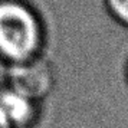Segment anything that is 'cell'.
<instances>
[{"label": "cell", "mask_w": 128, "mask_h": 128, "mask_svg": "<svg viewBox=\"0 0 128 128\" xmlns=\"http://www.w3.org/2000/svg\"><path fill=\"white\" fill-rule=\"evenodd\" d=\"M48 24L32 0H0V64L12 66L46 55Z\"/></svg>", "instance_id": "6da1fadb"}, {"label": "cell", "mask_w": 128, "mask_h": 128, "mask_svg": "<svg viewBox=\"0 0 128 128\" xmlns=\"http://www.w3.org/2000/svg\"><path fill=\"white\" fill-rule=\"evenodd\" d=\"M4 69L3 84L35 101L45 104L56 88V69L46 55L6 66Z\"/></svg>", "instance_id": "7a4b0ae2"}, {"label": "cell", "mask_w": 128, "mask_h": 128, "mask_svg": "<svg viewBox=\"0 0 128 128\" xmlns=\"http://www.w3.org/2000/svg\"><path fill=\"white\" fill-rule=\"evenodd\" d=\"M0 115L10 128H38L43 118V102L29 98L2 82Z\"/></svg>", "instance_id": "3957f363"}, {"label": "cell", "mask_w": 128, "mask_h": 128, "mask_svg": "<svg viewBox=\"0 0 128 128\" xmlns=\"http://www.w3.org/2000/svg\"><path fill=\"white\" fill-rule=\"evenodd\" d=\"M104 6L115 23L128 29V0H104Z\"/></svg>", "instance_id": "277c9868"}, {"label": "cell", "mask_w": 128, "mask_h": 128, "mask_svg": "<svg viewBox=\"0 0 128 128\" xmlns=\"http://www.w3.org/2000/svg\"><path fill=\"white\" fill-rule=\"evenodd\" d=\"M124 76H125V82H127V86H128V58L125 60V66H124Z\"/></svg>", "instance_id": "5b68a950"}, {"label": "cell", "mask_w": 128, "mask_h": 128, "mask_svg": "<svg viewBox=\"0 0 128 128\" xmlns=\"http://www.w3.org/2000/svg\"><path fill=\"white\" fill-rule=\"evenodd\" d=\"M0 128H10L9 125H7V122L3 120V116L0 115Z\"/></svg>", "instance_id": "8992f818"}]
</instances>
